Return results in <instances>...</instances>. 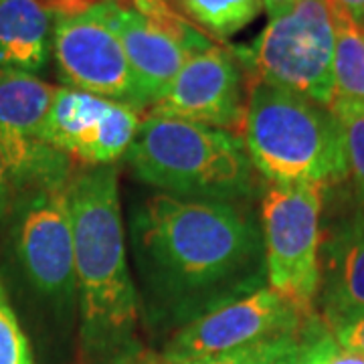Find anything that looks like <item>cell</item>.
<instances>
[{
    "instance_id": "obj_24",
    "label": "cell",
    "mask_w": 364,
    "mask_h": 364,
    "mask_svg": "<svg viewBox=\"0 0 364 364\" xmlns=\"http://www.w3.org/2000/svg\"><path fill=\"white\" fill-rule=\"evenodd\" d=\"M47 11L53 14V18H61V16H75V14L87 13L91 9L109 2V0H41Z\"/></svg>"
},
{
    "instance_id": "obj_21",
    "label": "cell",
    "mask_w": 364,
    "mask_h": 364,
    "mask_svg": "<svg viewBox=\"0 0 364 364\" xmlns=\"http://www.w3.org/2000/svg\"><path fill=\"white\" fill-rule=\"evenodd\" d=\"M314 344L320 364H364V354L342 348L320 316H316L314 320Z\"/></svg>"
},
{
    "instance_id": "obj_14",
    "label": "cell",
    "mask_w": 364,
    "mask_h": 364,
    "mask_svg": "<svg viewBox=\"0 0 364 364\" xmlns=\"http://www.w3.org/2000/svg\"><path fill=\"white\" fill-rule=\"evenodd\" d=\"M53 25L41 0H0V69L41 71L51 57Z\"/></svg>"
},
{
    "instance_id": "obj_5",
    "label": "cell",
    "mask_w": 364,
    "mask_h": 364,
    "mask_svg": "<svg viewBox=\"0 0 364 364\" xmlns=\"http://www.w3.org/2000/svg\"><path fill=\"white\" fill-rule=\"evenodd\" d=\"M336 31L324 0H298L291 13L272 18L259 37L233 47L247 83H267L332 104Z\"/></svg>"
},
{
    "instance_id": "obj_18",
    "label": "cell",
    "mask_w": 364,
    "mask_h": 364,
    "mask_svg": "<svg viewBox=\"0 0 364 364\" xmlns=\"http://www.w3.org/2000/svg\"><path fill=\"white\" fill-rule=\"evenodd\" d=\"M0 364H35L23 328L0 284Z\"/></svg>"
},
{
    "instance_id": "obj_15",
    "label": "cell",
    "mask_w": 364,
    "mask_h": 364,
    "mask_svg": "<svg viewBox=\"0 0 364 364\" xmlns=\"http://www.w3.org/2000/svg\"><path fill=\"white\" fill-rule=\"evenodd\" d=\"M57 87L33 73L0 69V130L41 138Z\"/></svg>"
},
{
    "instance_id": "obj_28",
    "label": "cell",
    "mask_w": 364,
    "mask_h": 364,
    "mask_svg": "<svg viewBox=\"0 0 364 364\" xmlns=\"http://www.w3.org/2000/svg\"><path fill=\"white\" fill-rule=\"evenodd\" d=\"M261 2H263V11L269 14V18H277L291 13L298 0H261Z\"/></svg>"
},
{
    "instance_id": "obj_25",
    "label": "cell",
    "mask_w": 364,
    "mask_h": 364,
    "mask_svg": "<svg viewBox=\"0 0 364 364\" xmlns=\"http://www.w3.org/2000/svg\"><path fill=\"white\" fill-rule=\"evenodd\" d=\"M332 16L348 18L364 28V0H326Z\"/></svg>"
},
{
    "instance_id": "obj_20",
    "label": "cell",
    "mask_w": 364,
    "mask_h": 364,
    "mask_svg": "<svg viewBox=\"0 0 364 364\" xmlns=\"http://www.w3.org/2000/svg\"><path fill=\"white\" fill-rule=\"evenodd\" d=\"M304 326V324H301ZM298 334V332H294ZM294 334H286V336H279V338L265 340V342H257V344H251L245 348H239V350L227 352L221 356H213V358H205V360H193V363L184 364H265L272 358L275 352L279 350L287 340L291 338ZM138 364V363H136ZM142 364H166L158 358H150Z\"/></svg>"
},
{
    "instance_id": "obj_16",
    "label": "cell",
    "mask_w": 364,
    "mask_h": 364,
    "mask_svg": "<svg viewBox=\"0 0 364 364\" xmlns=\"http://www.w3.org/2000/svg\"><path fill=\"white\" fill-rule=\"evenodd\" d=\"M336 31L332 63V104L330 112L342 117L364 112V28L348 18L332 16Z\"/></svg>"
},
{
    "instance_id": "obj_10",
    "label": "cell",
    "mask_w": 364,
    "mask_h": 364,
    "mask_svg": "<svg viewBox=\"0 0 364 364\" xmlns=\"http://www.w3.org/2000/svg\"><path fill=\"white\" fill-rule=\"evenodd\" d=\"M140 116L130 105L57 87L41 140L81 166H105L126 156L142 124Z\"/></svg>"
},
{
    "instance_id": "obj_26",
    "label": "cell",
    "mask_w": 364,
    "mask_h": 364,
    "mask_svg": "<svg viewBox=\"0 0 364 364\" xmlns=\"http://www.w3.org/2000/svg\"><path fill=\"white\" fill-rule=\"evenodd\" d=\"M14 198H16V193H14L13 181H11L9 170H6L2 158H0V221L13 210Z\"/></svg>"
},
{
    "instance_id": "obj_4",
    "label": "cell",
    "mask_w": 364,
    "mask_h": 364,
    "mask_svg": "<svg viewBox=\"0 0 364 364\" xmlns=\"http://www.w3.org/2000/svg\"><path fill=\"white\" fill-rule=\"evenodd\" d=\"M124 160L138 181L170 195L235 203L255 191L257 172L239 134L178 117H142Z\"/></svg>"
},
{
    "instance_id": "obj_1",
    "label": "cell",
    "mask_w": 364,
    "mask_h": 364,
    "mask_svg": "<svg viewBox=\"0 0 364 364\" xmlns=\"http://www.w3.org/2000/svg\"><path fill=\"white\" fill-rule=\"evenodd\" d=\"M132 245L152 312L191 322L265 287L257 223L231 200L156 193L132 213Z\"/></svg>"
},
{
    "instance_id": "obj_17",
    "label": "cell",
    "mask_w": 364,
    "mask_h": 364,
    "mask_svg": "<svg viewBox=\"0 0 364 364\" xmlns=\"http://www.w3.org/2000/svg\"><path fill=\"white\" fill-rule=\"evenodd\" d=\"M172 4L217 43L231 39L263 11L261 0H172Z\"/></svg>"
},
{
    "instance_id": "obj_22",
    "label": "cell",
    "mask_w": 364,
    "mask_h": 364,
    "mask_svg": "<svg viewBox=\"0 0 364 364\" xmlns=\"http://www.w3.org/2000/svg\"><path fill=\"white\" fill-rule=\"evenodd\" d=\"M330 334L342 348L364 354V310L338 318L330 324H326Z\"/></svg>"
},
{
    "instance_id": "obj_13",
    "label": "cell",
    "mask_w": 364,
    "mask_h": 364,
    "mask_svg": "<svg viewBox=\"0 0 364 364\" xmlns=\"http://www.w3.org/2000/svg\"><path fill=\"white\" fill-rule=\"evenodd\" d=\"M324 247L318 314L324 324L364 310V215L356 213Z\"/></svg>"
},
{
    "instance_id": "obj_12",
    "label": "cell",
    "mask_w": 364,
    "mask_h": 364,
    "mask_svg": "<svg viewBox=\"0 0 364 364\" xmlns=\"http://www.w3.org/2000/svg\"><path fill=\"white\" fill-rule=\"evenodd\" d=\"M100 9L122 41L148 112L193 53L166 28L134 11L126 0H109Z\"/></svg>"
},
{
    "instance_id": "obj_29",
    "label": "cell",
    "mask_w": 364,
    "mask_h": 364,
    "mask_svg": "<svg viewBox=\"0 0 364 364\" xmlns=\"http://www.w3.org/2000/svg\"><path fill=\"white\" fill-rule=\"evenodd\" d=\"M324 2H326V0H324Z\"/></svg>"
},
{
    "instance_id": "obj_23",
    "label": "cell",
    "mask_w": 364,
    "mask_h": 364,
    "mask_svg": "<svg viewBox=\"0 0 364 364\" xmlns=\"http://www.w3.org/2000/svg\"><path fill=\"white\" fill-rule=\"evenodd\" d=\"M316 316L308 318L304 322V326L299 328L298 348H296L294 364H320L318 352H316V344H314V320H316Z\"/></svg>"
},
{
    "instance_id": "obj_2",
    "label": "cell",
    "mask_w": 364,
    "mask_h": 364,
    "mask_svg": "<svg viewBox=\"0 0 364 364\" xmlns=\"http://www.w3.org/2000/svg\"><path fill=\"white\" fill-rule=\"evenodd\" d=\"M69 207L83 346L105 363L138 360V289L126 255L116 166L73 172Z\"/></svg>"
},
{
    "instance_id": "obj_3",
    "label": "cell",
    "mask_w": 364,
    "mask_h": 364,
    "mask_svg": "<svg viewBox=\"0 0 364 364\" xmlns=\"http://www.w3.org/2000/svg\"><path fill=\"white\" fill-rule=\"evenodd\" d=\"M239 136L255 172L272 184H320L348 178L342 122L330 107L267 83H247Z\"/></svg>"
},
{
    "instance_id": "obj_11",
    "label": "cell",
    "mask_w": 364,
    "mask_h": 364,
    "mask_svg": "<svg viewBox=\"0 0 364 364\" xmlns=\"http://www.w3.org/2000/svg\"><path fill=\"white\" fill-rule=\"evenodd\" d=\"M247 105V77L233 47L215 43L193 55L146 116L178 117L239 132Z\"/></svg>"
},
{
    "instance_id": "obj_19",
    "label": "cell",
    "mask_w": 364,
    "mask_h": 364,
    "mask_svg": "<svg viewBox=\"0 0 364 364\" xmlns=\"http://www.w3.org/2000/svg\"><path fill=\"white\" fill-rule=\"evenodd\" d=\"M344 130V148L348 178L352 181V191L358 205V213L364 215V112L352 114L340 119Z\"/></svg>"
},
{
    "instance_id": "obj_8",
    "label": "cell",
    "mask_w": 364,
    "mask_h": 364,
    "mask_svg": "<svg viewBox=\"0 0 364 364\" xmlns=\"http://www.w3.org/2000/svg\"><path fill=\"white\" fill-rule=\"evenodd\" d=\"M306 318L269 287L227 301L186 322L168 340L158 360L184 364L221 356L257 342L299 332Z\"/></svg>"
},
{
    "instance_id": "obj_6",
    "label": "cell",
    "mask_w": 364,
    "mask_h": 364,
    "mask_svg": "<svg viewBox=\"0 0 364 364\" xmlns=\"http://www.w3.org/2000/svg\"><path fill=\"white\" fill-rule=\"evenodd\" d=\"M328 188L320 184H269L261 200L265 279L301 318L316 316L322 282V208Z\"/></svg>"
},
{
    "instance_id": "obj_7",
    "label": "cell",
    "mask_w": 364,
    "mask_h": 364,
    "mask_svg": "<svg viewBox=\"0 0 364 364\" xmlns=\"http://www.w3.org/2000/svg\"><path fill=\"white\" fill-rule=\"evenodd\" d=\"M69 182L21 193L11 210L14 253L26 282L59 306L77 296Z\"/></svg>"
},
{
    "instance_id": "obj_27",
    "label": "cell",
    "mask_w": 364,
    "mask_h": 364,
    "mask_svg": "<svg viewBox=\"0 0 364 364\" xmlns=\"http://www.w3.org/2000/svg\"><path fill=\"white\" fill-rule=\"evenodd\" d=\"M298 334H294L291 338L287 340L286 344L279 350L273 354L272 358L265 364H294V356H296V348H298Z\"/></svg>"
},
{
    "instance_id": "obj_9",
    "label": "cell",
    "mask_w": 364,
    "mask_h": 364,
    "mask_svg": "<svg viewBox=\"0 0 364 364\" xmlns=\"http://www.w3.org/2000/svg\"><path fill=\"white\" fill-rule=\"evenodd\" d=\"M51 53L67 87L130 105L146 114V104L122 41L100 6L75 16L55 18Z\"/></svg>"
}]
</instances>
